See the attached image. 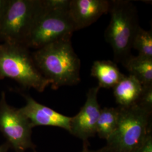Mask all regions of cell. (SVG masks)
<instances>
[{
    "label": "cell",
    "instance_id": "cell-16",
    "mask_svg": "<svg viewBox=\"0 0 152 152\" xmlns=\"http://www.w3.org/2000/svg\"><path fill=\"white\" fill-rule=\"evenodd\" d=\"M136 104L152 113V85L142 86L141 95Z\"/></svg>",
    "mask_w": 152,
    "mask_h": 152
},
{
    "label": "cell",
    "instance_id": "cell-18",
    "mask_svg": "<svg viewBox=\"0 0 152 152\" xmlns=\"http://www.w3.org/2000/svg\"><path fill=\"white\" fill-rule=\"evenodd\" d=\"M10 0H0V21L4 15Z\"/></svg>",
    "mask_w": 152,
    "mask_h": 152
},
{
    "label": "cell",
    "instance_id": "cell-15",
    "mask_svg": "<svg viewBox=\"0 0 152 152\" xmlns=\"http://www.w3.org/2000/svg\"><path fill=\"white\" fill-rule=\"evenodd\" d=\"M132 48L137 50L138 56L152 59V30L147 31L140 27L134 39Z\"/></svg>",
    "mask_w": 152,
    "mask_h": 152
},
{
    "label": "cell",
    "instance_id": "cell-13",
    "mask_svg": "<svg viewBox=\"0 0 152 152\" xmlns=\"http://www.w3.org/2000/svg\"><path fill=\"white\" fill-rule=\"evenodd\" d=\"M124 66L140 82L142 86L152 85V59L139 56H132L127 60Z\"/></svg>",
    "mask_w": 152,
    "mask_h": 152
},
{
    "label": "cell",
    "instance_id": "cell-11",
    "mask_svg": "<svg viewBox=\"0 0 152 152\" xmlns=\"http://www.w3.org/2000/svg\"><path fill=\"white\" fill-rule=\"evenodd\" d=\"M113 88L116 103L118 107L127 108L137 104L142 86L136 78L129 75H125Z\"/></svg>",
    "mask_w": 152,
    "mask_h": 152
},
{
    "label": "cell",
    "instance_id": "cell-3",
    "mask_svg": "<svg viewBox=\"0 0 152 152\" xmlns=\"http://www.w3.org/2000/svg\"><path fill=\"white\" fill-rule=\"evenodd\" d=\"M110 20L105 38L113 49L114 62L123 65L131 56L134 37L140 26L136 6L129 0L110 1Z\"/></svg>",
    "mask_w": 152,
    "mask_h": 152
},
{
    "label": "cell",
    "instance_id": "cell-9",
    "mask_svg": "<svg viewBox=\"0 0 152 152\" xmlns=\"http://www.w3.org/2000/svg\"><path fill=\"white\" fill-rule=\"evenodd\" d=\"M24 97L26 104L19 110L29 121L32 127L38 126H54L63 129L69 132L72 117L60 114L38 103L30 96L25 95Z\"/></svg>",
    "mask_w": 152,
    "mask_h": 152
},
{
    "label": "cell",
    "instance_id": "cell-14",
    "mask_svg": "<svg viewBox=\"0 0 152 152\" xmlns=\"http://www.w3.org/2000/svg\"><path fill=\"white\" fill-rule=\"evenodd\" d=\"M118 107L101 109L96 129V134L100 139L107 141L114 132L118 123Z\"/></svg>",
    "mask_w": 152,
    "mask_h": 152
},
{
    "label": "cell",
    "instance_id": "cell-6",
    "mask_svg": "<svg viewBox=\"0 0 152 152\" xmlns=\"http://www.w3.org/2000/svg\"><path fill=\"white\" fill-rule=\"evenodd\" d=\"M41 2L42 0H10L0 21V41L26 46Z\"/></svg>",
    "mask_w": 152,
    "mask_h": 152
},
{
    "label": "cell",
    "instance_id": "cell-1",
    "mask_svg": "<svg viewBox=\"0 0 152 152\" xmlns=\"http://www.w3.org/2000/svg\"><path fill=\"white\" fill-rule=\"evenodd\" d=\"M38 69L56 90L80 83L81 60L72 47L71 38L48 44L32 54Z\"/></svg>",
    "mask_w": 152,
    "mask_h": 152
},
{
    "label": "cell",
    "instance_id": "cell-20",
    "mask_svg": "<svg viewBox=\"0 0 152 152\" xmlns=\"http://www.w3.org/2000/svg\"><path fill=\"white\" fill-rule=\"evenodd\" d=\"M0 152H5L4 147H0Z\"/></svg>",
    "mask_w": 152,
    "mask_h": 152
},
{
    "label": "cell",
    "instance_id": "cell-19",
    "mask_svg": "<svg viewBox=\"0 0 152 152\" xmlns=\"http://www.w3.org/2000/svg\"><path fill=\"white\" fill-rule=\"evenodd\" d=\"M81 152H109L105 147H103L98 150H90L88 148V144L83 143V148Z\"/></svg>",
    "mask_w": 152,
    "mask_h": 152
},
{
    "label": "cell",
    "instance_id": "cell-7",
    "mask_svg": "<svg viewBox=\"0 0 152 152\" xmlns=\"http://www.w3.org/2000/svg\"><path fill=\"white\" fill-rule=\"evenodd\" d=\"M32 128L29 121L19 109L7 104L3 92L0 100V131L16 152H24L34 148L31 140Z\"/></svg>",
    "mask_w": 152,
    "mask_h": 152
},
{
    "label": "cell",
    "instance_id": "cell-2",
    "mask_svg": "<svg viewBox=\"0 0 152 152\" xmlns=\"http://www.w3.org/2000/svg\"><path fill=\"white\" fill-rule=\"evenodd\" d=\"M70 0H42L26 46L39 49L52 42L71 38L76 31L71 19Z\"/></svg>",
    "mask_w": 152,
    "mask_h": 152
},
{
    "label": "cell",
    "instance_id": "cell-12",
    "mask_svg": "<svg viewBox=\"0 0 152 152\" xmlns=\"http://www.w3.org/2000/svg\"><path fill=\"white\" fill-rule=\"evenodd\" d=\"M91 75L98 80V86L105 88H113L125 76L120 72L116 63L110 60L94 61Z\"/></svg>",
    "mask_w": 152,
    "mask_h": 152
},
{
    "label": "cell",
    "instance_id": "cell-4",
    "mask_svg": "<svg viewBox=\"0 0 152 152\" xmlns=\"http://www.w3.org/2000/svg\"><path fill=\"white\" fill-rule=\"evenodd\" d=\"M5 78L40 92L52 84L39 71L27 48L16 44H0V78Z\"/></svg>",
    "mask_w": 152,
    "mask_h": 152
},
{
    "label": "cell",
    "instance_id": "cell-10",
    "mask_svg": "<svg viewBox=\"0 0 152 152\" xmlns=\"http://www.w3.org/2000/svg\"><path fill=\"white\" fill-rule=\"evenodd\" d=\"M109 8L108 0H70L69 12L76 31L96 22Z\"/></svg>",
    "mask_w": 152,
    "mask_h": 152
},
{
    "label": "cell",
    "instance_id": "cell-17",
    "mask_svg": "<svg viewBox=\"0 0 152 152\" xmlns=\"http://www.w3.org/2000/svg\"><path fill=\"white\" fill-rule=\"evenodd\" d=\"M132 152H152V132L149 134L144 141Z\"/></svg>",
    "mask_w": 152,
    "mask_h": 152
},
{
    "label": "cell",
    "instance_id": "cell-5",
    "mask_svg": "<svg viewBox=\"0 0 152 152\" xmlns=\"http://www.w3.org/2000/svg\"><path fill=\"white\" fill-rule=\"evenodd\" d=\"M118 108L116 129L105 147L109 152H132L152 132V113L138 104Z\"/></svg>",
    "mask_w": 152,
    "mask_h": 152
},
{
    "label": "cell",
    "instance_id": "cell-8",
    "mask_svg": "<svg viewBox=\"0 0 152 152\" xmlns=\"http://www.w3.org/2000/svg\"><path fill=\"white\" fill-rule=\"evenodd\" d=\"M99 86L90 88L87 93V99L78 113L72 117L69 133L88 144L90 137L96 134V124L101 108L98 100Z\"/></svg>",
    "mask_w": 152,
    "mask_h": 152
}]
</instances>
